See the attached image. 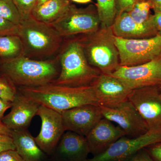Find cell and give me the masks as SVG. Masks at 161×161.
I'll list each match as a JSON object with an SVG mask.
<instances>
[{
  "mask_svg": "<svg viewBox=\"0 0 161 161\" xmlns=\"http://www.w3.org/2000/svg\"><path fill=\"white\" fill-rule=\"evenodd\" d=\"M101 26L111 27L116 17V0H96Z\"/></svg>",
  "mask_w": 161,
  "mask_h": 161,
  "instance_id": "cell-23",
  "label": "cell"
},
{
  "mask_svg": "<svg viewBox=\"0 0 161 161\" xmlns=\"http://www.w3.org/2000/svg\"><path fill=\"white\" fill-rule=\"evenodd\" d=\"M47 1H48V0H37L35 6L41 5V4H43V3H45Z\"/></svg>",
  "mask_w": 161,
  "mask_h": 161,
  "instance_id": "cell-38",
  "label": "cell"
},
{
  "mask_svg": "<svg viewBox=\"0 0 161 161\" xmlns=\"http://www.w3.org/2000/svg\"><path fill=\"white\" fill-rule=\"evenodd\" d=\"M151 4L152 9L154 11L161 12V0H148Z\"/></svg>",
  "mask_w": 161,
  "mask_h": 161,
  "instance_id": "cell-35",
  "label": "cell"
},
{
  "mask_svg": "<svg viewBox=\"0 0 161 161\" xmlns=\"http://www.w3.org/2000/svg\"><path fill=\"white\" fill-rule=\"evenodd\" d=\"M17 35L23 46V56L39 60L58 56L64 39L51 24L36 19L32 16L18 25Z\"/></svg>",
  "mask_w": 161,
  "mask_h": 161,
  "instance_id": "cell-2",
  "label": "cell"
},
{
  "mask_svg": "<svg viewBox=\"0 0 161 161\" xmlns=\"http://www.w3.org/2000/svg\"><path fill=\"white\" fill-rule=\"evenodd\" d=\"M65 131L86 136L103 118L99 106L88 104L75 107L60 113Z\"/></svg>",
  "mask_w": 161,
  "mask_h": 161,
  "instance_id": "cell-14",
  "label": "cell"
},
{
  "mask_svg": "<svg viewBox=\"0 0 161 161\" xmlns=\"http://www.w3.org/2000/svg\"><path fill=\"white\" fill-rule=\"evenodd\" d=\"M12 130H9L7 127L3 124L2 120L0 119V134H5L10 136L12 135Z\"/></svg>",
  "mask_w": 161,
  "mask_h": 161,
  "instance_id": "cell-36",
  "label": "cell"
},
{
  "mask_svg": "<svg viewBox=\"0 0 161 161\" xmlns=\"http://www.w3.org/2000/svg\"><path fill=\"white\" fill-rule=\"evenodd\" d=\"M112 27L115 36L124 39H144L158 34L155 26L138 24L127 12L117 15Z\"/></svg>",
  "mask_w": 161,
  "mask_h": 161,
  "instance_id": "cell-18",
  "label": "cell"
},
{
  "mask_svg": "<svg viewBox=\"0 0 161 161\" xmlns=\"http://www.w3.org/2000/svg\"><path fill=\"white\" fill-rule=\"evenodd\" d=\"M161 142V131H149L137 137L124 136L104 152L86 161H128L140 150Z\"/></svg>",
  "mask_w": 161,
  "mask_h": 161,
  "instance_id": "cell-8",
  "label": "cell"
},
{
  "mask_svg": "<svg viewBox=\"0 0 161 161\" xmlns=\"http://www.w3.org/2000/svg\"><path fill=\"white\" fill-rule=\"evenodd\" d=\"M119 64L132 66L150 62L161 57V35L151 37L128 39L115 37Z\"/></svg>",
  "mask_w": 161,
  "mask_h": 161,
  "instance_id": "cell-7",
  "label": "cell"
},
{
  "mask_svg": "<svg viewBox=\"0 0 161 161\" xmlns=\"http://www.w3.org/2000/svg\"><path fill=\"white\" fill-rule=\"evenodd\" d=\"M40 105L18 92L10 112L2 119L3 124L12 130H27L32 119L37 115Z\"/></svg>",
  "mask_w": 161,
  "mask_h": 161,
  "instance_id": "cell-16",
  "label": "cell"
},
{
  "mask_svg": "<svg viewBox=\"0 0 161 161\" xmlns=\"http://www.w3.org/2000/svg\"><path fill=\"white\" fill-rule=\"evenodd\" d=\"M9 150H15L12 137L10 136L0 134V153Z\"/></svg>",
  "mask_w": 161,
  "mask_h": 161,
  "instance_id": "cell-29",
  "label": "cell"
},
{
  "mask_svg": "<svg viewBox=\"0 0 161 161\" xmlns=\"http://www.w3.org/2000/svg\"><path fill=\"white\" fill-rule=\"evenodd\" d=\"M90 153L85 136L65 131L52 154L58 161H86Z\"/></svg>",
  "mask_w": 161,
  "mask_h": 161,
  "instance_id": "cell-17",
  "label": "cell"
},
{
  "mask_svg": "<svg viewBox=\"0 0 161 161\" xmlns=\"http://www.w3.org/2000/svg\"><path fill=\"white\" fill-rule=\"evenodd\" d=\"M152 6L148 0H143L136 3L129 11L131 18L138 24L155 26L153 14L150 12Z\"/></svg>",
  "mask_w": 161,
  "mask_h": 161,
  "instance_id": "cell-22",
  "label": "cell"
},
{
  "mask_svg": "<svg viewBox=\"0 0 161 161\" xmlns=\"http://www.w3.org/2000/svg\"><path fill=\"white\" fill-rule=\"evenodd\" d=\"M153 21L158 34L161 35V12L154 11L153 14Z\"/></svg>",
  "mask_w": 161,
  "mask_h": 161,
  "instance_id": "cell-34",
  "label": "cell"
},
{
  "mask_svg": "<svg viewBox=\"0 0 161 161\" xmlns=\"http://www.w3.org/2000/svg\"><path fill=\"white\" fill-rule=\"evenodd\" d=\"M58 56L60 74L52 83L70 87L88 86L101 74L88 62L78 36L64 39Z\"/></svg>",
  "mask_w": 161,
  "mask_h": 161,
  "instance_id": "cell-3",
  "label": "cell"
},
{
  "mask_svg": "<svg viewBox=\"0 0 161 161\" xmlns=\"http://www.w3.org/2000/svg\"><path fill=\"white\" fill-rule=\"evenodd\" d=\"M37 115L41 119V126L35 140L44 153L51 154L65 132L62 115L60 112L41 105Z\"/></svg>",
  "mask_w": 161,
  "mask_h": 161,
  "instance_id": "cell-13",
  "label": "cell"
},
{
  "mask_svg": "<svg viewBox=\"0 0 161 161\" xmlns=\"http://www.w3.org/2000/svg\"><path fill=\"white\" fill-rule=\"evenodd\" d=\"M100 107L104 118L116 124L128 137H138L149 131L147 124L128 99L114 108Z\"/></svg>",
  "mask_w": 161,
  "mask_h": 161,
  "instance_id": "cell-10",
  "label": "cell"
},
{
  "mask_svg": "<svg viewBox=\"0 0 161 161\" xmlns=\"http://www.w3.org/2000/svg\"><path fill=\"white\" fill-rule=\"evenodd\" d=\"M17 25L0 17V36L17 35Z\"/></svg>",
  "mask_w": 161,
  "mask_h": 161,
  "instance_id": "cell-27",
  "label": "cell"
},
{
  "mask_svg": "<svg viewBox=\"0 0 161 161\" xmlns=\"http://www.w3.org/2000/svg\"><path fill=\"white\" fill-rule=\"evenodd\" d=\"M146 149L154 161H161V142L153 144Z\"/></svg>",
  "mask_w": 161,
  "mask_h": 161,
  "instance_id": "cell-31",
  "label": "cell"
},
{
  "mask_svg": "<svg viewBox=\"0 0 161 161\" xmlns=\"http://www.w3.org/2000/svg\"><path fill=\"white\" fill-rule=\"evenodd\" d=\"M71 4L70 0H48L35 6L31 16L40 22L51 24L60 18Z\"/></svg>",
  "mask_w": 161,
  "mask_h": 161,
  "instance_id": "cell-20",
  "label": "cell"
},
{
  "mask_svg": "<svg viewBox=\"0 0 161 161\" xmlns=\"http://www.w3.org/2000/svg\"><path fill=\"white\" fill-rule=\"evenodd\" d=\"M75 3H80V4H86L92 2V0H71Z\"/></svg>",
  "mask_w": 161,
  "mask_h": 161,
  "instance_id": "cell-37",
  "label": "cell"
},
{
  "mask_svg": "<svg viewBox=\"0 0 161 161\" xmlns=\"http://www.w3.org/2000/svg\"><path fill=\"white\" fill-rule=\"evenodd\" d=\"M12 137L15 150L24 161H43L45 154L41 150L34 137L27 130H14Z\"/></svg>",
  "mask_w": 161,
  "mask_h": 161,
  "instance_id": "cell-19",
  "label": "cell"
},
{
  "mask_svg": "<svg viewBox=\"0 0 161 161\" xmlns=\"http://www.w3.org/2000/svg\"><path fill=\"white\" fill-rule=\"evenodd\" d=\"M78 36L88 62L101 74L112 75L120 65L112 26L100 25L94 32Z\"/></svg>",
  "mask_w": 161,
  "mask_h": 161,
  "instance_id": "cell-5",
  "label": "cell"
},
{
  "mask_svg": "<svg viewBox=\"0 0 161 161\" xmlns=\"http://www.w3.org/2000/svg\"><path fill=\"white\" fill-rule=\"evenodd\" d=\"M0 161H24L15 150L0 153Z\"/></svg>",
  "mask_w": 161,
  "mask_h": 161,
  "instance_id": "cell-30",
  "label": "cell"
},
{
  "mask_svg": "<svg viewBox=\"0 0 161 161\" xmlns=\"http://www.w3.org/2000/svg\"><path fill=\"white\" fill-rule=\"evenodd\" d=\"M23 56L22 41L17 35L0 36V56L7 60Z\"/></svg>",
  "mask_w": 161,
  "mask_h": 161,
  "instance_id": "cell-21",
  "label": "cell"
},
{
  "mask_svg": "<svg viewBox=\"0 0 161 161\" xmlns=\"http://www.w3.org/2000/svg\"><path fill=\"white\" fill-rule=\"evenodd\" d=\"M143 0H116V16L123 12H127L136 3Z\"/></svg>",
  "mask_w": 161,
  "mask_h": 161,
  "instance_id": "cell-28",
  "label": "cell"
},
{
  "mask_svg": "<svg viewBox=\"0 0 161 161\" xmlns=\"http://www.w3.org/2000/svg\"><path fill=\"white\" fill-rule=\"evenodd\" d=\"M58 56L50 60H39L20 56L4 61L1 70L19 87H32L52 83L60 72Z\"/></svg>",
  "mask_w": 161,
  "mask_h": 161,
  "instance_id": "cell-4",
  "label": "cell"
},
{
  "mask_svg": "<svg viewBox=\"0 0 161 161\" xmlns=\"http://www.w3.org/2000/svg\"><path fill=\"white\" fill-rule=\"evenodd\" d=\"M159 89H160V91L161 94V84L159 86Z\"/></svg>",
  "mask_w": 161,
  "mask_h": 161,
  "instance_id": "cell-39",
  "label": "cell"
},
{
  "mask_svg": "<svg viewBox=\"0 0 161 161\" xmlns=\"http://www.w3.org/2000/svg\"><path fill=\"white\" fill-rule=\"evenodd\" d=\"M18 94L14 84L6 77H0V98L12 103Z\"/></svg>",
  "mask_w": 161,
  "mask_h": 161,
  "instance_id": "cell-25",
  "label": "cell"
},
{
  "mask_svg": "<svg viewBox=\"0 0 161 161\" xmlns=\"http://www.w3.org/2000/svg\"><path fill=\"white\" fill-rule=\"evenodd\" d=\"M126 136L123 130L113 122L103 118L86 136L90 152L94 156L104 152L118 140Z\"/></svg>",
  "mask_w": 161,
  "mask_h": 161,
  "instance_id": "cell-15",
  "label": "cell"
},
{
  "mask_svg": "<svg viewBox=\"0 0 161 161\" xmlns=\"http://www.w3.org/2000/svg\"><path fill=\"white\" fill-rule=\"evenodd\" d=\"M128 100L145 121L150 131H161V94L159 86L132 90Z\"/></svg>",
  "mask_w": 161,
  "mask_h": 161,
  "instance_id": "cell-9",
  "label": "cell"
},
{
  "mask_svg": "<svg viewBox=\"0 0 161 161\" xmlns=\"http://www.w3.org/2000/svg\"><path fill=\"white\" fill-rule=\"evenodd\" d=\"M51 24L66 39L94 32L100 27L101 23L96 6L90 5L86 8H78L71 4L60 18Z\"/></svg>",
  "mask_w": 161,
  "mask_h": 161,
  "instance_id": "cell-6",
  "label": "cell"
},
{
  "mask_svg": "<svg viewBox=\"0 0 161 161\" xmlns=\"http://www.w3.org/2000/svg\"><path fill=\"white\" fill-rule=\"evenodd\" d=\"M19 13L22 20L31 16L37 0H13Z\"/></svg>",
  "mask_w": 161,
  "mask_h": 161,
  "instance_id": "cell-26",
  "label": "cell"
},
{
  "mask_svg": "<svg viewBox=\"0 0 161 161\" xmlns=\"http://www.w3.org/2000/svg\"><path fill=\"white\" fill-rule=\"evenodd\" d=\"M112 75L123 80L132 90L159 86L161 84V57L135 66L119 65Z\"/></svg>",
  "mask_w": 161,
  "mask_h": 161,
  "instance_id": "cell-11",
  "label": "cell"
},
{
  "mask_svg": "<svg viewBox=\"0 0 161 161\" xmlns=\"http://www.w3.org/2000/svg\"><path fill=\"white\" fill-rule=\"evenodd\" d=\"M128 161H154L146 149H142Z\"/></svg>",
  "mask_w": 161,
  "mask_h": 161,
  "instance_id": "cell-32",
  "label": "cell"
},
{
  "mask_svg": "<svg viewBox=\"0 0 161 161\" xmlns=\"http://www.w3.org/2000/svg\"><path fill=\"white\" fill-rule=\"evenodd\" d=\"M18 91L40 105L60 113L84 105L99 106L91 85L70 87L50 83L40 86L19 87Z\"/></svg>",
  "mask_w": 161,
  "mask_h": 161,
  "instance_id": "cell-1",
  "label": "cell"
},
{
  "mask_svg": "<svg viewBox=\"0 0 161 161\" xmlns=\"http://www.w3.org/2000/svg\"><path fill=\"white\" fill-rule=\"evenodd\" d=\"M0 17L17 26L22 21L13 0H0Z\"/></svg>",
  "mask_w": 161,
  "mask_h": 161,
  "instance_id": "cell-24",
  "label": "cell"
},
{
  "mask_svg": "<svg viewBox=\"0 0 161 161\" xmlns=\"http://www.w3.org/2000/svg\"><path fill=\"white\" fill-rule=\"evenodd\" d=\"M91 86L99 106L114 108L128 100L132 89L120 78L101 74Z\"/></svg>",
  "mask_w": 161,
  "mask_h": 161,
  "instance_id": "cell-12",
  "label": "cell"
},
{
  "mask_svg": "<svg viewBox=\"0 0 161 161\" xmlns=\"http://www.w3.org/2000/svg\"><path fill=\"white\" fill-rule=\"evenodd\" d=\"M12 103L0 98V119L2 120L4 114L8 109L11 108Z\"/></svg>",
  "mask_w": 161,
  "mask_h": 161,
  "instance_id": "cell-33",
  "label": "cell"
}]
</instances>
